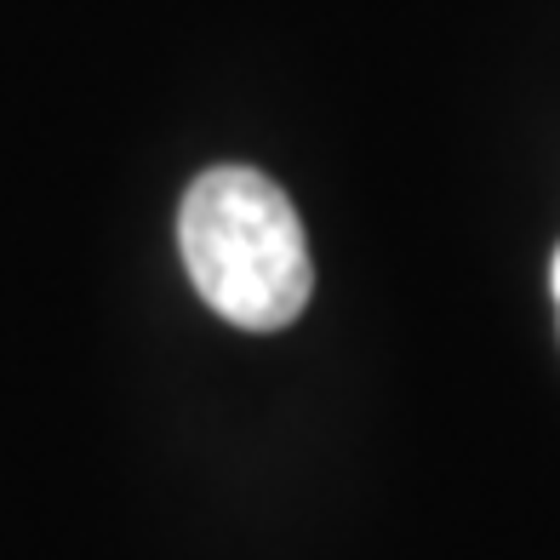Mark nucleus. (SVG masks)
Listing matches in <instances>:
<instances>
[{"mask_svg": "<svg viewBox=\"0 0 560 560\" xmlns=\"http://www.w3.org/2000/svg\"><path fill=\"white\" fill-rule=\"evenodd\" d=\"M555 303H560V252H555Z\"/></svg>", "mask_w": 560, "mask_h": 560, "instance_id": "nucleus-2", "label": "nucleus"}, {"mask_svg": "<svg viewBox=\"0 0 560 560\" xmlns=\"http://www.w3.org/2000/svg\"><path fill=\"white\" fill-rule=\"evenodd\" d=\"M177 246L195 292L229 326L280 332L310 303L315 269L303 223L275 177L252 166H212L195 177L177 212Z\"/></svg>", "mask_w": 560, "mask_h": 560, "instance_id": "nucleus-1", "label": "nucleus"}]
</instances>
